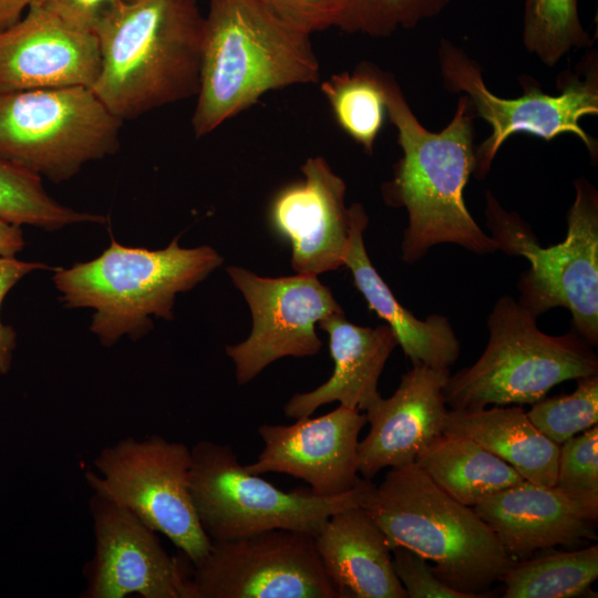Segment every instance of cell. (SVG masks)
<instances>
[{
	"label": "cell",
	"instance_id": "836d02e7",
	"mask_svg": "<svg viewBox=\"0 0 598 598\" xmlns=\"http://www.w3.org/2000/svg\"><path fill=\"white\" fill-rule=\"evenodd\" d=\"M39 269H51L44 262L22 261L16 257L0 256V309L8 292L27 275ZM17 347V333L0 317V374L10 371Z\"/></svg>",
	"mask_w": 598,
	"mask_h": 598
},
{
	"label": "cell",
	"instance_id": "83f0119b",
	"mask_svg": "<svg viewBox=\"0 0 598 598\" xmlns=\"http://www.w3.org/2000/svg\"><path fill=\"white\" fill-rule=\"evenodd\" d=\"M522 41L549 68L571 51L594 44L580 20L578 0H525Z\"/></svg>",
	"mask_w": 598,
	"mask_h": 598
},
{
	"label": "cell",
	"instance_id": "3957f363",
	"mask_svg": "<svg viewBox=\"0 0 598 598\" xmlns=\"http://www.w3.org/2000/svg\"><path fill=\"white\" fill-rule=\"evenodd\" d=\"M319 80L310 35L283 22L264 0H209L194 134H209L269 91Z\"/></svg>",
	"mask_w": 598,
	"mask_h": 598
},
{
	"label": "cell",
	"instance_id": "ffe728a7",
	"mask_svg": "<svg viewBox=\"0 0 598 598\" xmlns=\"http://www.w3.org/2000/svg\"><path fill=\"white\" fill-rule=\"evenodd\" d=\"M318 326L329 336L333 372L315 390L293 394L283 408L285 414L297 420L308 417L332 402L365 412L381 398L379 379L399 346L394 332L388 324L371 328L351 323L343 312L321 319Z\"/></svg>",
	"mask_w": 598,
	"mask_h": 598
},
{
	"label": "cell",
	"instance_id": "4dcf8cb0",
	"mask_svg": "<svg viewBox=\"0 0 598 598\" xmlns=\"http://www.w3.org/2000/svg\"><path fill=\"white\" fill-rule=\"evenodd\" d=\"M565 495L598 508V426L559 445L556 482Z\"/></svg>",
	"mask_w": 598,
	"mask_h": 598
},
{
	"label": "cell",
	"instance_id": "f1b7e54d",
	"mask_svg": "<svg viewBox=\"0 0 598 598\" xmlns=\"http://www.w3.org/2000/svg\"><path fill=\"white\" fill-rule=\"evenodd\" d=\"M532 423L560 445L598 423V373L576 379V389L544 399L526 412Z\"/></svg>",
	"mask_w": 598,
	"mask_h": 598
},
{
	"label": "cell",
	"instance_id": "4fadbf2b",
	"mask_svg": "<svg viewBox=\"0 0 598 598\" xmlns=\"http://www.w3.org/2000/svg\"><path fill=\"white\" fill-rule=\"evenodd\" d=\"M227 272L252 318L248 338L226 347L240 385L278 359L317 354L322 346L317 323L343 312L330 289L315 275L267 278L237 266L228 267Z\"/></svg>",
	"mask_w": 598,
	"mask_h": 598
},
{
	"label": "cell",
	"instance_id": "5bb4252c",
	"mask_svg": "<svg viewBox=\"0 0 598 598\" xmlns=\"http://www.w3.org/2000/svg\"><path fill=\"white\" fill-rule=\"evenodd\" d=\"M94 553L84 567V598H188L189 573L157 533L130 511L93 493Z\"/></svg>",
	"mask_w": 598,
	"mask_h": 598
},
{
	"label": "cell",
	"instance_id": "f546056e",
	"mask_svg": "<svg viewBox=\"0 0 598 598\" xmlns=\"http://www.w3.org/2000/svg\"><path fill=\"white\" fill-rule=\"evenodd\" d=\"M452 0H349L343 31L388 37L441 14Z\"/></svg>",
	"mask_w": 598,
	"mask_h": 598
},
{
	"label": "cell",
	"instance_id": "8992f818",
	"mask_svg": "<svg viewBox=\"0 0 598 598\" xmlns=\"http://www.w3.org/2000/svg\"><path fill=\"white\" fill-rule=\"evenodd\" d=\"M536 319L511 296L501 297L487 317L483 353L471 367L448 375L443 388L446 405H532L564 381L598 373L591 344L573 329L547 334Z\"/></svg>",
	"mask_w": 598,
	"mask_h": 598
},
{
	"label": "cell",
	"instance_id": "4316f807",
	"mask_svg": "<svg viewBox=\"0 0 598 598\" xmlns=\"http://www.w3.org/2000/svg\"><path fill=\"white\" fill-rule=\"evenodd\" d=\"M0 219L56 230L79 223H104L105 217L79 212L54 200L41 176L0 158Z\"/></svg>",
	"mask_w": 598,
	"mask_h": 598
},
{
	"label": "cell",
	"instance_id": "6da1fadb",
	"mask_svg": "<svg viewBox=\"0 0 598 598\" xmlns=\"http://www.w3.org/2000/svg\"><path fill=\"white\" fill-rule=\"evenodd\" d=\"M385 95L402 157L394 165L393 178L382 185V195L388 205L408 213L401 259L414 264L440 244H455L476 255L497 251L496 241L478 226L464 202L476 162V114L468 99L462 94L448 124L432 132L421 124L388 72Z\"/></svg>",
	"mask_w": 598,
	"mask_h": 598
},
{
	"label": "cell",
	"instance_id": "ac0fdd59",
	"mask_svg": "<svg viewBox=\"0 0 598 598\" xmlns=\"http://www.w3.org/2000/svg\"><path fill=\"white\" fill-rule=\"evenodd\" d=\"M450 368L412 364L395 392L367 411L368 434L358 445V472L372 480L385 467L414 463L419 453L444 432L447 414L443 388Z\"/></svg>",
	"mask_w": 598,
	"mask_h": 598
},
{
	"label": "cell",
	"instance_id": "277c9868",
	"mask_svg": "<svg viewBox=\"0 0 598 598\" xmlns=\"http://www.w3.org/2000/svg\"><path fill=\"white\" fill-rule=\"evenodd\" d=\"M391 550L404 546L434 563L450 587L488 597L512 557L474 507L464 505L415 464L391 467L363 505Z\"/></svg>",
	"mask_w": 598,
	"mask_h": 598
},
{
	"label": "cell",
	"instance_id": "52a82bcc",
	"mask_svg": "<svg viewBox=\"0 0 598 598\" xmlns=\"http://www.w3.org/2000/svg\"><path fill=\"white\" fill-rule=\"evenodd\" d=\"M575 199L566 214V238L543 247L532 227L485 193L486 226L497 249L524 257L518 303L535 317L557 307L568 309L573 330L598 344V192L585 177L574 182Z\"/></svg>",
	"mask_w": 598,
	"mask_h": 598
},
{
	"label": "cell",
	"instance_id": "8d00e7d4",
	"mask_svg": "<svg viewBox=\"0 0 598 598\" xmlns=\"http://www.w3.org/2000/svg\"><path fill=\"white\" fill-rule=\"evenodd\" d=\"M43 0H0V31L16 23L33 4Z\"/></svg>",
	"mask_w": 598,
	"mask_h": 598
},
{
	"label": "cell",
	"instance_id": "8fae6325",
	"mask_svg": "<svg viewBox=\"0 0 598 598\" xmlns=\"http://www.w3.org/2000/svg\"><path fill=\"white\" fill-rule=\"evenodd\" d=\"M190 448L153 434L127 436L103 447L84 477L93 493L130 511L198 563L212 540L198 520L189 491Z\"/></svg>",
	"mask_w": 598,
	"mask_h": 598
},
{
	"label": "cell",
	"instance_id": "484cf974",
	"mask_svg": "<svg viewBox=\"0 0 598 598\" xmlns=\"http://www.w3.org/2000/svg\"><path fill=\"white\" fill-rule=\"evenodd\" d=\"M385 73L362 62L352 72L333 74L321 83L338 125L368 155L373 154L388 116Z\"/></svg>",
	"mask_w": 598,
	"mask_h": 598
},
{
	"label": "cell",
	"instance_id": "d590c367",
	"mask_svg": "<svg viewBox=\"0 0 598 598\" xmlns=\"http://www.w3.org/2000/svg\"><path fill=\"white\" fill-rule=\"evenodd\" d=\"M23 247L21 226L0 219V256L14 257Z\"/></svg>",
	"mask_w": 598,
	"mask_h": 598
},
{
	"label": "cell",
	"instance_id": "d4e9b609",
	"mask_svg": "<svg viewBox=\"0 0 598 598\" xmlns=\"http://www.w3.org/2000/svg\"><path fill=\"white\" fill-rule=\"evenodd\" d=\"M598 578L597 544L570 551H551L512 560L499 578L505 598L597 597L591 585Z\"/></svg>",
	"mask_w": 598,
	"mask_h": 598
},
{
	"label": "cell",
	"instance_id": "9a60e30c",
	"mask_svg": "<svg viewBox=\"0 0 598 598\" xmlns=\"http://www.w3.org/2000/svg\"><path fill=\"white\" fill-rule=\"evenodd\" d=\"M365 413L339 405L318 417L298 419L293 424H262L258 434L264 447L254 463L244 465L251 474L281 473L305 481L312 494L330 497L354 488L358 445Z\"/></svg>",
	"mask_w": 598,
	"mask_h": 598
},
{
	"label": "cell",
	"instance_id": "e575fe53",
	"mask_svg": "<svg viewBox=\"0 0 598 598\" xmlns=\"http://www.w3.org/2000/svg\"><path fill=\"white\" fill-rule=\"evenodd\" d=\"M117 0H43L40 3L66 23L94 32L100 17Z\"/></svg>",
	"mask_w": 598,
	"mask_h": 598
},
{
	"label": "cell",
	"instance_id": "cb8c5ba5",
	"mask_svg": "<svg viewBox=\"0 0 598 598\" xmlns=\"http://www.w3.org/2000/svg\"><path fill=\"white\" fill-rule=\"evenodd\" d=\"M414 463L446 494L471 507L524 480L471 437L450 432L434 439Z\"/></svg>",
	"mask_w": 598,
	"mask_h": 598
},
{
	"label": "cell",
	"instance_id": "e0dca14e",
	"mask_svg": "<svg viewBox=\"0 0 598 598\" xmlns=\"http://www.w3.org/2000/svg\"><path fill=\"white\" fill-rule=\"evenodd\" d=\"M99 68L95 33L66 23L41 4L0 31V90L91 87Z\"/></svg>",
	"mask_w": 598,
	"mask_h": 598
},
{
	"label": "cell",
	"instance_id": "d6986e66",
	"mask_svg": "<svg viewBox=\"0 0 598 598\" xmlns=\"http://www.w3.org/2000/svg\"><path fill=\"white\" fill-rule=\"evenodd\" d=\"M474 509L512 558L597 539L598 508L570 498L555 486L523 480L485 496Z\"/></svg>",
	"mask_w": 598,
	"mask_h": 598
},
{
	"label": "cell",
	"instance_id": "7402d4cb",
	"mask_svg": "<svg viewBox=\"0 0 598 598\" xmlns=\"http://www.w3.org/2000/svg\"><path fill=\"white\" fill-rule=\"evenodd\" d=\"M350 214L349 246L343 266L351 271L354 286L370 310L386 321L412 364L450 368L461 354V343L448 319L434 313L421 320L399 302L367 254L363 233L369 218L363 205L352 204Z\"/></svg>",
	"mask_w": 598,
	"mask_h": 598
},
{
	"label": "cell",
	"instance_id": "5b68a950",
	"mask_svg": "<svg viewBox=\"0 0 598 598\" xmlns=\"http://www.w3.org/2000/svg\"><path fill=\"white\" fill-rule=\"evenodd\" d=\"M111 237L99 257L58 268L52 277L65 308L94 309L90 328L105 347L124 336L138 340L152 329L153 316L173 319L176 296L223 264L214 248H182L178 237L159 250L126 247Z\"/></svg>",
	"mask_w": 598,
	"mask_h": 598
},
{
	"label": "cell",
	"instance_id": "44dd1931",
	"mask_svg": "<svg viewBox=\"0 0 598 598\" xmlns=\"http://www.w3.org/2000/svg\"><path fill=\"white\" fill-rule=\"evenodd\" d=\"M313 539L339 598H408L386 537L363 507L333 514Z\"/></svg>",
	"mask_w": 598,
	"mask_h": 598
},
{
	"label": "cell",
	"instance_id": "2e32d148",
	"mask_svg": "<svg viewBox=\"0 0 598 598\" xmlns=\"http://www.w3.org/2000/svg\"><path fill=\"white\" fill-rule=\"evenodd\" d=\"M301 173L302 181L275 195L269 220L291 246L292 269L318 276L343 266L351 214L344 204L346 183L323 157H309Z\"/></svg>",
	"mask_w": 598,
	"mask_h": 598
},
{
	"label": "cell",
	"instance_id": "1f68e13d",
	"mask_svg": "<svg viewBox=\"0 0 598 598\" xmlns=\"http://www.w3.org/2000/svg\"><path fill=\"white\" fill-rule=\"evenodd\" d=\"M283 22L306 34L331 27L343 29L349 0H264Z\"/></svg>",
	"mask_w": 598,
	"mask_h": 598
},
{
	"label": "cell",
	"instance_id": "7a4b0ae2",
	"mask_svg": "<svg viewBox=\"0 0 598 598\" xmlns=\"http://www.w3.org/2000/svg\"><path fill=\"white\" fill-rule=\"evenodd\" d=\"M203 24L195 0H117L94 27L91 90L122 121L196 95Z\"/></svg>",
	"mask_w": 598,
	"mask_h": 598
},
{
	"label": "cell",
	"instance_id": "7c38bea8",
	"mask_svg": "<svg viewBox=\"0 0 598 598\" xmlns=\"http://www.w3.org/2000/svg\"><path fill=\"white\" fill-rule=\"evenodd\" d=\"M188 598H339L313 536L270 529L212 542L192 564Z\"/></svg>",
	"mask_w": 598,
	"mask_h": 598
},
{
	"label": "cell",
	"instance_id": "ba28073f",
	"mask_svg": "<svg viewBox=\"0 0 598 598\" xmlns=\"http://www.w3.org/2000/svg\"><path fill=\"white\" fill-rule=\"evenodd\" d=\"M189 491L205 534L229 540L270 529L315 536L330 516L363 507L375 484L362 478L352 489L319 497L311 491L283 492L248 473L227 444L203 440L192 448Z\"/></svg>",
	"mask_w": 598,
	"mask_h": 598
},
{
	"label": "cell",
	"instance_id": "30bf717a",
	"mask_svg": "<svg viewBox=\"0 0 598 598\" xmlns=\"http://www.w3.org/2000/svg\"><path fill=\"white\" fill-rule=\"evenodd\" d=\"M121 126L89 86L0 90V158L55 183L114 154Z\"/></svg>",
	"mask_w": 598,
	"mask_h": 598
},
{
	"label": "cell",
	"instance_id": "603a6c76",
	"mask_svg": "<svg viewBox=\"0 0 598 598\" xmlns=\"http://www.w3.org/2000/svg\"><path fill=\"white\" fill-rule=\"evenodd\" d=\"M444 432L471 437L513 466L526 481L555 485L559 445L546 437L519 405L451 409Z\"/></svg>",
	"mask_w": 598,
	"mask_h": 598
},
{
	"label": "cell",
	"instance_id": "d6a6232c",
	"mask_svg": "<svg viewBox=\"0 0 598 598\" xmlns=\"http://www.w3.org/2000/svg\"><path fill=\"white\" fill-rule=\"evenodd\" d=\"M391 551L395 575L408 598H477L443 582L434 574L429 560L417 553L404 546H396Z\"/></svg>",
	"mask_w": 598,
	"mask_h": 598
},
{
	"label": "cell",
	"instance_id": "9c48e42d",
	"mask_svg": "<svg viewBox=\"0 0 598 598\" xmlns=\"http://www.w3.org/2000/svg\"><path fill=\"white\" fill-rule=\"evenodd\" d=\"M588 51L578 70L564 71L557 80L559 93L549 94L529 76L519 78L523 94L501 97L486 86L480 64L461 47L441 39L439 66L444 87L462 93L471 102L476 117L484 120L491 134L476 146V178H484L504 143L524 133L546 142L561 134H573L586 146L592 161L598 157V143L580 125L585 116L598 114V59Z\"/></svg>",
	"mask_w": 598,
	"mask_h": 598
}]
</instances>
